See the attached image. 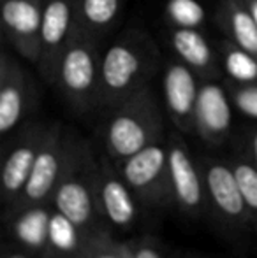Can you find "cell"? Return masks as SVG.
<instances>
[{"label": "cell", "mask_w": 257, "mask_h": 258, "mask_svg": "<svg viewBox=\"0 0 257 258\" xmlns=\"http://www.w3.org/2000/svg\"><path fill=\"white\" fill-rule=\"evenodd\" d=\"M226 71L234 81L243 83V85H248V83L257 81V60L252 53L241 49L240 46L238 48L229 49L226 54Z\"/></svg>", "instance_id": "7402d4cb"}, {"label": "cell", "mask_w": 257, "mask_h": 258, "mask_svg": "<svg viewBox=\"0 0 257 258\" xmlns=\"http://www.w3.org/2000/svg\"><path fill=\"white\" fill-rule=\"evenodd\" d=\"M27 81L23 71L9 54L0 65V132L9 134L21 121L27 111Z\"/></svg>", "instance_id": "2e32d148"}, {"label": "cell", "mask_w": 257, "mask_h": 258, "mask_svg": "<svg viewBox=\"0 0 257 258\" xmlns=\"http://www.w3.org/2000/svg\"><path fill=\"white\" fill-rule=\"evenodd\" d=\"M97 194H99V209L102 220L111 228L129 230L134 227L137 220V202L139 201L111 158L99 163Z\"/></svg>", "instance_id": "8fae6325"}, {"label": "cell", "mask_w": 257, "mask_h": 258, "mask_svg": "<svg viewBox=\"0 0 257 258\" xmlns=\"http://www.w3.org/2000/svg\"><path fill=\"white\" fill-rule=\"evenodd\" d=\"M144 54L139 46L117 42L100 60V93L102 104L117 107L144 88Z\"/></svg>", "instance_id": "8992f818"}, {"label": "cell", "mask_w": 257, "mask_h": 258, "mask_svg": "<svg viewBox=\"0 0 257 258\" xmlns=\"http://www.w3.org/2000/svg\"><path fill=\"white\" fill-rule=\"evenodd\" d=\"M52 209V204H41L6 211V223L16 246L35 256L48 258V228Z\"/></svg>", "instance_id": "5bb4252c"}, {"label": "cell", "mask_w": 257, "mask_h": 258, "mask_svg": "<svg viewBox=\"0 0 257 258\" xmlns=\"http://www.w3.org/2000/svg\"><path fill=\"white\" fill-rule=\"evenodd\" d=\"M162 137V118L157 102L146 88L113 107L104 130L108 156L115 163L129 158L143 148L159 143Z\"/></svg>", "instance_id": "7a4b0ae2"}, {"label": "cell", "mask_w": 257, "mask_h": 258, "mask_svg": "<svg viewBox=\"0 0 257 258\" xmlns=\"http://www.w3.org/2000/svg\"><path fill=\"white\" fill-rule=\"evenodd\" d=\"M173 48L192 69L204 71L213 61V53L208 42L195 28H176V32L173 34Z\"/></svg>", "instance_id": "ac0fdd59"}, {"label": "cell", "mask_w": 257, "mask_h": 258, "mask_svg": "<svg viewBox=\"0 0 257 258\" xmlns=\"http://www.w3.org/2000/svg\"><path fill=\"white\" fill-rule=\"evenodd\" d=\"M231 34L241 49L257 56V21L250 11L241 6H233L229 13Z\"/></svg>", "instance_id": "44dd1931"}, {"label": "cell", "mask_w": 257, "mask_h": 258, "mask_svg": "<svg viewBox=\"0 0 257 258\" xmlns=\"http://www.w3.org/2000/svg\"><path fill=\"white\" fill-rule=\"evenodd\" d=\"M206 188V204L229 228H252L243 195L229 162L204 160L201 163Z\"/></svg>", "instance_id": "52a82bcc"}, {"label": "cell", "mask_w": 257, "mask_h": 258, "mask_svg": "<svg viewBox=\"0 0 257 258\" xmlns=\"http://www.w3.org/2000/svg\"><path fill=\"white\" fill-rule=\"evenodd\" d=\"M171 174L173 206L189 218H199L206 209V188L201 165L192 160L189 148L180 137H173L168 146Z\"/></svg>", "instance_id": "ba28073f"}, {"label": "cell", "mask_w": 257, "mask_h": 258, "mask_svg": "<svg viewBox=\"0 0 257 258\" xmlns=\"http://www.w3.org/2000/svg\"><path fill=\"white\" fill-rule=\"evenodd\" d=\"M88 239V234L53 207L48 228V258H78Z\"/></svg>", "instance_id": "e0dca14e"}, {"label": "cell", "mask_w": 257, "mask_h": 258, "mask_svg": "<svg viewBox=\"0 0 257 258\" xmlns=\"http://www.w3.org/2000/svg\"><path fill=\"white\" fill-rule=\"evenodd\" d=\"M97 179L99 162L90 146L69 132L65 165L53 194L52 206L88 235L102 230L99 225L104 221L99 209Z\"/></svg>", "instance_id": "6da1fadb"}, {"label": "cell", "mask_w": 257, "mask_h": 258, "mask_svg": "<svg viewBox=\"0 0 257 258\" xmlns=\"http://www.w3.org/2000/svg\"><path fill=\"white\" fill-rule=\"evenodd\" d=\"M229 163L243 195L250 218V227L257 232V165L248 156H236Z\"/></svg>", "instance_id": "d6986e66"}, {"label": "cell", "mask_w": 257, "mask_h": 258, "mask_svg": "<svg viewBox=\"0 0 257 258\" xmlns=\"http://www.w3.org/2000/svg\"><path fill=\"white\" fill-rule=\"evenodd\" d=\"M46 126L30 125L16 137L2 167V201L6 207L21 197L42 144Z\"/></svg>", "instance_id": "7c38bea8"}, {"label": "cell", "mask_w": 257, "mask_h": 258, "mask_svg": "<svg viewBox=\"0 0 257 258\" xmlns=\"http://www.w3.org/2000/svg\"><path fill=\"white\" fill-rule=\"evenodd\" d=\"M74 0H46L41 32V60L39 69L49 83L57 81L59 63L76 27Z\"/></svg>", "instance_id": "9c48e42d"}, {"label": "cell", "mask_w": 257, "mask_h": 258, "mask_svg": "<svg viewBox=\"0 0 257 258\" xmlns=\"http://www.w3.org/2000/svg\"><path fill=\"white\" fill-rule=\"evenodd\" d=\"M233 104L241 114H245L247 118L257 119V85L248 83V85H243L241 88L234 90Z\"/></svg>", "instance_id": "cb8c5ba5"}, {"label": "cell", "mask_w": 257, "mask_h": 258, "mask_svg": "<svg viewBox=\"0 0 257 258\" xmlns=\"http://www.w3.org/2000/svg\"><path fill=\"white\" fill-rule=\"evenodd\" d=\"M117 167L141 204L148 207L173 206L168 148L162 146L161 141L117 162Z\"/></svg>", "instance_id": "277c9868"}, {"label": "cell", "mask_w": 257, "mask_h": 258, "mask_svg": "<svg viewBox=\"0 0 257 258\" xmlns=\"http://www.w3.org/2000/svg\"><path fill=\"white\" fill-rule=\"evenodd\" d=\"M195 78L187 65L173 63L164 74V99L175 125L183 132L195 130L194 112L197 100Z\"/></svg>", "instance_id": "9a60e30c"}, {"label": "cell", "mask_w": 257, "mask_h": 258, "mask_svg": "<svg viewBox=\"0 0 257 258\" xmlns=\"http://www.w3.org/2000/svg\"><path fill=\"white\" fill-rule=\"evenodd\" d=\"M120 0H79L76 20L86 28H104L117 18Z\"/></svg>", "instance_id": "ffe728a7"}, {"label": "cell", "mask_w": 257, "mask_h": 258, "mask_svg": "<svg viewBox=\"0 0 257 258\" xmlns=\"http://www.w3.org/2000/svg\"><path fill=\"white\" fill-rule=\"evenodd\" d=\"M250 13H252V16H254V18H255V21H257V0H255V2H252Z\"/></svg>", "instance_id": "83f0119b"}, {"label": "cell", "mask_w": 257, "mask_h": 258, "mask_svg": "<svg viewBox=\"0 0 257 258\" xmlns=\"http://www.w3.org/2000/svg\"><path fill=\"white\" fill-rule=\"evenodd\" d=\"M166 13L178 28H197L206 16L197 0H168Z\"/></svg>", "instance_id": "603a6c76"}, {"label": "cell", "mask_w": 257, "mask_h": 258, "mask_svg": "<svg viewBox=\"0 0 257 258\" xmlns=\"http://www.w3.org/2000/svg\"><path fill=\"white\" fill-rule=\"evenodd\" d=\"M57 81L76 111L86 112L102 104L100 61L93 42L78 23L60 58Z\"/></svg>", "instance_id": "3957f363"}, {"label": "cell", "mask_w": 257, "mask_h": 258, "mask_svg": "<svg viewBox=\"0 0 257 258\" xmlns=\"http://www.w3.org/2000/svg\"><path fill=\"white\" fill-rule=\"evenodd\" d=\"M69 132H65L60 125L46 126L42 144L39 148L37 158L32 167L30 177L27 181L21 197L13 206L6 207V211L20 209L27 206L52 204L53 194L59 184L67 156Z\"/></svg>", "instance_id": "5b68a950"}, {"label": "cell", "mask_w": 257, "mask_h": 258, "mask_svg": "<svg viewBox=\"0 0 257 258\" xmlns=\"http://www.w3.org/2000/svg\"><path fill=\"white\" fill-rule=\"evenodd\" d=\"M127 248L132 258H164L161 248L151 237L134 239V241L127 242Z\"/></svg>", "instance_id": "d4e9b609"}, {"label": "cell", "mask_w": 257, "mask_h": 258, "mask_svg": "<svg viewBox=\"0 0 257 258\" xmlns=\"http://www.w3.org/2000/svg\"><path fill=\"white\" fill-rule=\"evenodd\" d=\"M195 132L206 144H220L229 136L233 111L226 92L215 83H206L199 88L195 100Z\"/></svg>", "instance_id": "4fadbf2b"}, {"label": "cell", "mask_w": 257, "mask_h": 258, "mask_svg": "<svg viewBox=\"0 0 257 258\" xmlns=\"http://www.w3.org/2000/svg\"><path fill=\"white\" fill-rule=\"evenodd\" d=\"M46 0H4L2 21L6 35L27 60H41V32Z\"/></svg>", "instance_id": "30bf717a"}, {"label": "cell", "mask_w": 257, "mask_h": 258, "mask_svg": "<svg viewBox=\"0 0 257 258\" xmlns=\"http://www.w3.org/2000/svg\"><path fill=\"white\" fill-rule=\"evenodd\" d=\"M2 258H41V256H35L32 253H28L27 249L20 248V246H14V249H4Z\"/></svg>", "instance_id": "484cf974"}, {"label": "cell", "mask_w": 257, "mask_h": 258, "mask_svg": "<svg viewBox=\"0 0 257 258\" xmlns=\"http://www.w3.org/2000/svg\"><path fill=\"white\" fill-rule=\"evenodd\" d=\"M248 158L257 165V130L250 136V141H248Z\"/></svg>", "instance_id": "4316f807"}]
</instances>
